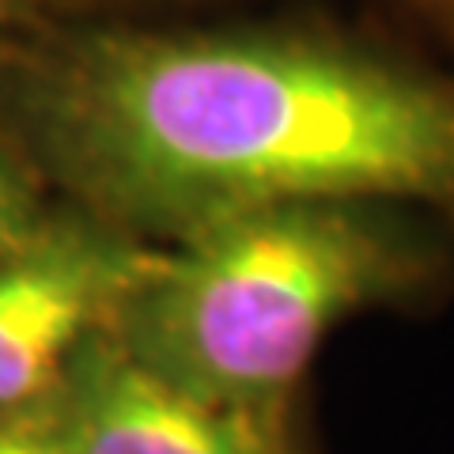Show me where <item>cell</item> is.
<instances>
[{
    "mask_svg": "<svg viewBox=\"0 0 454 454\" xmlns=\"http://www.w3.org/2000/svg\"><path fill=\"white\" fill-rule=\"evenodd\" d=\"M57 390L65 454H269L254 413L175 387L110 330L80 348Z\"/></svg>",
    "mask_w": 454,
    "mask_h": 454,
    "instance_id": "4",
    "label": "cell"
},
{
    "mask_svg": "<svg viewBox=\"0 0 454 454\" xmlns=\"http://www.w3.org/2000/svg\"><path fill=\"white\" fill-rule=\"evenodd\" d=\"M420 4L428 8V12H439L443 20H450V23H454V0H420Z\"/></svg>",
    "mask_w": 454,
    "mask_h": 454,
    "instance_id": "7",
    "label": "cell"
},
{
    "mask_svg": "<svg viewBox=\"0 0 454 454\" xmlns=\"http://www.w3.org/2000/svg\"><path fill=\"white\" fill-rule=\"evenodd\" d=\"M0 454H65L57 390L20 413L0 417Z\"/></svg>",
    "mask_w": 454,
    "mask_h": 454,
    "instance_id": "5",
    "label": "cell"
},
{
    "mask_svg": "<svg viewBox=\"0 0 454 454\" xmlns=\"http://www.w3.org/2000/svg\"><path fill=\"white\" fill-rule=\"evenodd\" d=\"M413 273L367 205L295 201L235 212L155 254L110 333L155 375L205 402H273L322 337Z\"/></svg>",
    "mask_w": 454,
    "mask_h": 454,
    "instance_id": "2",
    "label": "cell"
},
{
    "mask_svg": "<svg viewBox=\"0 0 454 454\" xmlns=\"http://www.w3.org/2000/svg\"><path fill=\"white\" fill-rule=\"evenodd\" d=\"M38 125L61 178L125 235L295 201L454 216V83L315 35H95L46 76Z\"/></svg>",
    "mask_w": 454,
    "mask_h": 454,
    "instance_id": "1",
    "label": "cell"
},
{
    "mask_svg": "<svg viewBox=\"0 0 454 454\" xmlns=\"http://www.w3.org/2000/svg\"><path fill=\"white\" fill-rule=\"evenodd\" d=\"M16 4H23V0H0V12H12Z\"/></svg>",
    "mask_w": 454,
    "mask_h": 454,
    "instance_id": "8",
    "label": "cell"
},
{
    "mask_svg": "<svg viewBox=\"0 0 454 454\" xmlns=\"http://www.w3.org/2000/svg\"><path fill=\"white\" fill-rule=\"evenodd\" d=\"M46 223L35 208V193L20 175V167L0 148V262L12 258L20 247L31 243V235Z\"/></svg>",
    "mask_w": 454,
    "mask_h": 454,
    "instance_id": "6",
    "label": "cell"
},
{
    "mask_svg": "<svg viewBox=\"0 0 454 454\" xmlns=\"http://www.w3.org/2000/svg\"><path fill=\"white\" fill-rule=\"evenodd\" d=\"M155 262L110 223L46 220L0 262V417L50 397Z\"/></svg>",
    "mask_w": 454,
    "mask_h": 454,
    "instance_id": "3",
    "label": "cell"
}]
</instances>
